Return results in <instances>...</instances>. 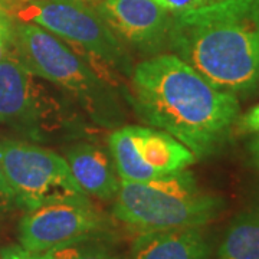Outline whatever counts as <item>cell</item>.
Masks as SVG:
<instances>
[{
  "mask_svg": "<svg viewBox=\"0 0 259 259\" xmlns=\"http://www.w3.org/2000/svg\"><path fill=\"white\" fill-rule=\"evenodd\" d=\"M235 130H238L242 134H258L259 136V104L249 110L245 115H241L238 118Z\"/></svg>",
  "mask_w": 259,
  "mask_h": 259,
  "instance_id": "cell-17",
  "label": "cell"
},
{
  "mask_svg": "<svg viewBox=\"0 0 259 259\" xmlns=\"http://www.w3.org/2000/svg\"><path fill=\"white\" fill-rule=\"evenodd\" d=\"M0 124L18 125L30 137L45 141L74 136L81 128L74 108L35 81L13 44L0 62Z\"/></svg>",
  "mask_w": 259,
  "mask_h": 259,
  "instance_id": "cell-6",
  "label": "cell"
},
{
  "mask_svg": "<svg viewBox=\"0 0 259 259\" xmlns=\"http://www.w3.org/2000/svg\"><path fill=\"white\" fill-rule=\"evenodd\" d=\"M167 48L214 88H259V0H223L171 15Z\"/></svg>",
  "mask_w": 259,
  "mask_h": 259,
  "instance_id": "cell-2",
  "label": "cell"
},
{
  "mask_svg": "<svg viewBox=\"0 0 259 259\" xmlns=\"http://www.w3.org/2000/svg\"><path fill=\"white\" fill-rule=\"evenodd\" d=\"M98 12L124 45L153 56L167 48L171 15L154 0H101Z\"/></svg>",
  "mask_w": 259,
  "mask_h": 259,
  "instance_id": "cell-10",
  "label": "cell"
},
{
  "mask_svg": "<svg viewBox=\"0 0 259 259\" xmlns=\"http://www.w3.org/2000/svg\"><path fill=\"white\" fill-rule=\"evenodd\" d=\"M249 150L250 154H252V158H253V161H255V164H256L259 168V136L250 143Z\"/></svg>",
  "mask_w": 259,
  "mask_h": 259,
  "instance_id": "cell-20",
  "label": "cell"
},
{
  "mask_svg": "<svg viewBox=\"0 0 259 259\" xmlns=\"http://www.w3.org/2000/svg\"><path fill=\"white\" fill-rule=\"evenodd\" d=\"M158 3L163 9H166L170 15H176V13H182V12H187V10L199 9V8H204L209 5H214L223 0H154Z\"/></svg>",
  "mask_w": 259,
  "mask_h": 259,
  "instance_id": "cell-15",
  "label": "cell"
},
{
  "mask_svg": "<svg viewBox=\"0 0 259 259\" xmlns=\"http://www.w3.org/2000/svg\"><path fill=\"white\" fill-rule=\"evenodd\" d=\"M225 207L222 196L203 190L185 168L148 182L121 180L112 214L136 231L148 232L202 228L218 219Z\"/></svg>",
  "mask_w": 259,
  "mask_h": 259,
  "instance_id": "cell-4",
  "label": "cell"
},
{
  "mask_svg": "<svg viewBox=\"0 0 259 259\" xmlns=\"http://www.w3.org/2000/svg\"><path fill=\"white\" fill-rule=\"evenodd\" d=\"M210 252L200 226L141 232L131 245V259H209Z\"/></svg>",
  "mask_w": 259,
  "mask_h": 259,
  "instance_id": "cell-12",
  "label": "cell"
},
{
  "mask_svg": "<svg viewBox=\"0 0 259 259\" xmlns=\"http://www.w3.org/2000/svg\"><path fill=\"white\" fill-rule=\"evenodd\" d=\"M108 148L120 180L148 182L185 170L194 154L163 130L120 125L108 136Z\"/></svg>",
  "mask_w": 259,
  "mask_h": 259,
  "instance_id": "cell-8",
  "label": "cell"
},
{
  "mask_svg": "<svg viewBox=\"0 0 259 259\" xmlns=\"http://www.w3.org/2000/svg\"><path fill=\"white\" fill-rule=\"evenodd\" d=\"M13 44V22L9 15L0 8V62Z\"/></svg>",
  "mask_w": 259,
  "mask_h": 259,
  "instance_id": "cell-16",
  "label": "cell"
},
{
  "mask_svg": "<svg viewBox=\"0 0 259 259\" xmlns=\"http://www.w3.org/2000/svg\"><path fill=\"white\" fill-rule=\"evenodd\" d=\"M105 229V216L87 194H81L26 210L19 222V242L30 252L45 253L93 241Z\"/></svg>",
  "mask_w": 259,
  "mask_h": 259,
  "instance_id": "cell-9",
  "label": "cell"
},
{
  "mask_svg": "<svg viewBox=\"0 0 259 259\" xmlns=\"http://www.w3.org/2000/svg\"><path fill=\"white\" fill-rule=\"evenodd\" d=\"M45 253L51 259H128L107 246L91 243L90 241L58 248Z\"/></svg>",
  "mask_w": 259,
  "mask_h": 259,
  "instance_id": "cell-14",
  "label": "cell"
},
{
  "mask_svg": "<svg viewBox=\"0 0 259 259\" xmlns=\"http://www.w3.org/2000/svg\"><path fill=\"white\" fill-rule=\"evenodd\" d=\"M13 49L35 76L72 95L95 125L108 130L122 125L125 110L118 91L64 40L37 25L18 20L13 23Z\"/></svg>",
  "mask_w": 259,
  "mask_h": 259,
  "instance_id": "cell-3",
  "label": "cell"
},
{
  "mask_svg": "<svg viewBox=\"0 0 259 259\" xmlns=\"http://www.w3.org/2000/svg\"><path fill=\"white\" fill-rule=\"evenodd\" d=\"M18 206L15 193L10 187L8 179L5 176L3 167L0 163V210H8L10 207Z\"/></svg>",
  "mask_w": 259,
  "mask_h": 259,
  "instance_id": "cell-18",
  "label": "cell"
},
{
  "mask_svg": "<svg viewBox=\"0 0 259 259\" xmlns=\"http://www.w3.org/2000/svg\"><path fill=\"white\" fill-rule=\"evenodd\" d=\"M0 259H51L48 253H36L25 249L23 246H9L2 250Z\"/></svg>",
  "mask_w": 259,
  "mask_h": 259,
  "instance_id": "cell-19",
  "label": "cell"
},
{
  "mask_svg": "<svg viewBox=\"0 0 259 259\" xmlns=\"http://www.w3.org/2000/svg\"><path fill=\"white\" fill-rule=\"evenodd\" d=\"M127 98L141 122L173 136L196 160L219 154L241 117L236 95L214 88L175 54L134 65Z\"/></svg>",
  "mask_w": 259,
  "mask_h": 259,
  "instance_id": "cell-1",
  "label": "cell"
},
{
  "mask_svg": "<svg viewBox=\"0 0 259 259\" xmlns=\"http://www.w3.org/2000/svg\"><path fill=\"white\" fill-rule=\"evenodd\" d=\"M16 18L44 28L114 74L130 78L133 72L127 47L87 0H25Z\"/></svg>",
  "mask_w": 259,
  "mask_h": 259,
  "instance_id": "cell-5",
  "label": "cell"
},
{
  "mask_svg": "<svg viewBox=\"0 0 259 259\" xmlns=\"http://www.w3.org/2000/svg\"><path fill=\"white\" fill-rule=\"evenodd\" d=\"M0 163L16 203L25 210L85 194L75 182L65 157L49 148L3 140L0 141Z\"/></svg>",
  "mask_w": 259,
  "mask_h": 259,
  "instance_id": "cell-7",
  "label": "cell"
},
{
  "mask_svg": "<svg viewBox=\"0 0 259 259\" xmlns=\"http://www.w3.org/2000/svg\"><path fill=\"white\" fill-rule=\"evenodd\" d=\"M218 259H259V206L239 213L232 221Z\"/></svg>",
  "mask_w": 259,
  "mask_h": 259,
  "instance_id": "cell-13",
  "label": "cell"
},
{
  "mask_svg": "<svg viewBox=\"0 0 259 259\" xmlns=\"http://www.w3.org/2000/svg\"><path fill=\"white\" fill-rule=\"evenodd\" d=\"M65 160L87 196L104 202L115 199L121 180L110 153L94 143L79 141L66 150Z\"/></svg>",
  "mask_w": 259,
  "mask_h": 259,
  "instance_id": "cell-11",
  "label": "cell"
}]
</instances>
